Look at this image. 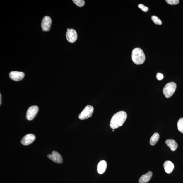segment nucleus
Wrapping results in <instances>:
<instances>
[{"instance_id":"nucleus-1","label":"nucleus","mask_w":183,"mask_h":183,"mask_svg":"<svg viewBox=\"0 0 183 183\" xmlns=\"http://www.w3.org/2000/svg\"><path fill=\"white\" fill-rule=\"evenodd\" d=\"M127 117V115L125 112L120 111L118 112L112 117L110 127L113 129L118 128L123 125Z\"/></svg>"},{"instance_id":"nucleus-2","label":"nucleus","mask_w":183,"mask_h":183,"mask_svg":"<svg viewBox=\"0 0 183 183\" xmlns=\"http://www.w3.org/2000/svg\"><path fill=\"white\" fill-rule=\"evenodd\" d=\"M132 60L137 65L143 64L145 61V54L141 48H136L133 49L132 54Z\"/></svg>"},{"instance_id":"nucleus-3","label":"nucleus","mask_w":183,"mask_h":183,"mask_svg":"<svg viewBox=\"0 0 183 183\" xmlns=\"http://www.w3.org/2000/svg\"><path fill=\"white\" fill-rule=\"evenodd\" d=\"M176 84L173 82L167 84L163 90V93L167 98H169L173 95L176 89Z\"/></svg>"},{"instance_id":"nucleus-4","label":"nucleus","mask_w":183,"mask_h":183,"mask_svg":"<svg viewBox=\"0 0 183 183\" xmlns=\"http://www.w3.org/2000/svg\"><path fill=\"white\" fill-rule=\"evenodd\" d=\"M94 111L93 107L91 105H87L80 114L79 115V119L81 120H85L91 117Z\"/></svg>"},{"instance_id":"nucleus-5","label":"nucleus","mask_w":183,"mask_h":183,"mask_svg":"<svg viewBox=\"0 0 183 183\" xmlns=\"http://www.w3.org/2000/svg\"><path fill=\"white\" fill-rule=\"evenodd\" d=\"M66 39L70 43H74L77 39V34L76 31L74 29H68L66 32Z\"/></svg>"},{"instance_id":"nucleus-6","label":"nucleus","mask_w":183,"mask_h":183,"mask_svg":"<svg viewBox=\"0 0 183 183\" xmlns=\"http://www.w3.org/2000/svg\"><path fill=\"white\" fill-rule=\"evenodd\" d=\"M38 110V107L36 105L30 107L27 111L26 115L27 119L29 121L33 120L37 114Z\"/></svg>"},{"instance_id":"nucleus-7","label":"nucleus","mask_w":183,"mask_h":183,"mask_svg":"<svg viewBox=\"0 0 183 183\" xmlns=\"http://www.w3.org/2000/svg\"><path fill=\"white\" fill-rule=\"evenodd\" d=\"M52 23V19L49 16H46L43 18L41 27L43 31H48L50 30Z\"/></svg>"},{"instance_id":"nucleus-8","label":"nucleus","mask_w":183,"mask_h":183,"mask_svg":"<svg viewBox=\"0 0 183 183\" xmlns=\"http://www.w3.org/2000/svg\"><path fill=\"white\" fill-rule=\"evenodd\" d=\"M48 158L56 163H61L63 160L61 154L57 151H53L52 152L51 154H49L48 156Z\"/></svg>"},{"instance_id":"nucleus-9","label":"nucleus","mask_w":183,"mask_h":183,"mask_svg":"<svg viewBox=\"0 0 183 183\" xmlns=\"http://www.w3.org/2000/svg\"><path fill=\"white\" fill-rule=\"evenodd\" d=\"M36 137L33 134H29L25 135L21 139V143L23 145L27 146L32 143L35 141Z\"/></svg>"},{"instance_id":"nucleus-10","label":"nucleus","mask_w":183,"mask_h":183,"mask_svg":"<svg viewBox=\"0 0 183 183\" xmlns=\"http://www.w3.org/2000/svg\"><path fill=\"white\" fill-rule=\"evenodd\" d=\"M25 75L24 73L18 71H12L9 74L10 79L16 81L21 80L24 78Z\"/></svg>"},{"instance_id":"nucleus-11","label":"nucleus","mask_w":183,"mask_h":183,"mask_svg":"<svg viewBox=\"0 0 183 183\" xmlns=\"http://www.w3.org/2000/svg\"><path fill=\"white\" fill-rule=\"evenodd\" d=\"M107 163L105 160L100 161L98 163L97 167L98 173L100 174H104L107 168Z\"/></svg>"},{"instance_id":"nucleus-12","label":"nucleus","mask_w":183,"mask_h":183,"mask_svg":"<svg viewBox=\"0 0 183 183\" xmlns=\"http://www.w3.org/2000/svg\"><path fill=\"white\" fill-rule=\"evenodd\" d=\"M163 167L166 173L168 174L171 173L174 169V165L171 161H166L163 164Z\"/></svg>"},{"instance_id":"nucleus-13","label":"nucleus","mask_w":183,"mask_h":183,"mask_svg":"<svg viewBox=\"0 0 183 183\" xmlns=\"http://www.w3.org/2000/svg\"><path fill=\"white\" fill-rule=\"evenodd\" d=\"M152 174V172L150 171H148L147 173L141 176L139 179V183H147L151 179Z\"/></svg>"},{"instance_id":"nucleus-14","label":"nucleus","mask_w":183,"mask_h":183,"mask_svg":"<svg viewBox=\"0 0 183 183\" xmlns=\"http://www.w3.org/2000/svg\"><path fill=\"white\" fill-rule=\"evenodd\" d=\"M165 143L169 146L172 151H174L177 149L178 145L175 140L172 139H167L165 141Z\"/></svg>"},{"instance_id":"nucleus-15","label":"nucleus","mask_w":183,"mask_h":183,"mask_svg":"<svg viewBox=\"0 0 183 183\" xmlns=\"http://www.w3.org/2000/svg\"><path fill=\"white\" fill-rule=\"evenodd\" d=\"M159 138V135L158 133H154L150 139V143L152 146L156 145Z\"/></svg>"},{"instance_id":"nucleus-16","label":"nucleus","mask_w":183,"mask_h":183,"mask_svg":"<svg viewBox=\"0 0 183 183\" xmlns=\"http://www.w3.org/2000/svg\"><path fill=\"white\" fill-rule=\"evenodd\" d=\"M178 130L180 132L183 133V118H181L179 120L177 123Z\"/></svg>"},{"instance_id":"nucleus-17","label":"nucleus","mask_w":183,"mask_h":183,"mask_svg":"<svg viewBox=\"0 0 183 183\" xmlns=\"http://www.w3.org/2000/svg\"><path fill=\"white\" fill-rule=\"evenodd\" d=\"M152 20L155 24L157 25H160L162 24V21L158 17L156 16H153L151 18Z\"/></svg>"},{"instance_id":"nucleus-18","label":"nucleus","mask_w":183,"mask_h":183,"mask_svg":"<svg viewBox=\"0 0 183 183\" xmlns=\"http://www.w3.org/2000/svg\"><path fill=\"white\" fill-rule=\"evenodd\" d=\"M73 1L79 7H82L85 4V1L84 0H73Z\"/></svg>"},{"instance_id":"nucleus-19","label":"nucleus","mask_w":183,"mask_h":183,"mask_svg":"<svg viewBox=\"0 0 183 183\" xmlns=\"http://www.w3.org/2000/svg\"><path fill=\"white\" fill-rule=\"evenodd\" d=\"M167 3L171 5H177L179 3V0H166Z\"/></svg>"},{"instance_id":"nucleus-20","label":"nucleus","mask_w":183,"mask_h":183,"mask_svg":"<svg viewBox=\"0 0 183 183\" xmlns=\"http://www.w3.org/2000/svg\"><path fill=\"white\" fill-rule=\"evenodd\" d=\"M138 7L140 8L143 11L145 12H147L148 10V8L143 5L142 4H140L138 6Z\"/></svg>"},{"instance_id":"nucleus-21","label":"nucleus","mask_w":183,"mask_h":183,"mask_svg":"<svg viewBox=\"0 0 183 183\" xmlns=\"http://www.w3.org/2000/svg\"><path fill=\"white\" fill-rule=\"evenodd\" d=\"M156 78L159 81L162 80L163 78V75L160 73H158L157 74Z\"/></svg>"},{"instance_id":"nucleus-22","label":"nucleus","mask_w":183,"mask_h":183,"mask_svg":"<svg viewBox=\"0 0 183 183\" xmlns=\"http://www.w3.org/2000/svg\"><path fill=\"white\" fill-rule=\"evenodd\" d=\"M1 94H0V104L1 105Z\"/></svg>"},{"instance_id":"nucleus-23","label":"nucleus","mask_w":183,"mask_h":183,"mask_svg":"<svg viewBox=\"0 0 183 183\" xmlns=\"http://www.w3.org/2000/svg\"><path fill=\"white\" fill-rule=\"evenodd\" d=\"M112 131L113 132H114V129H113Z\"/></svg>"}]
</instances>
